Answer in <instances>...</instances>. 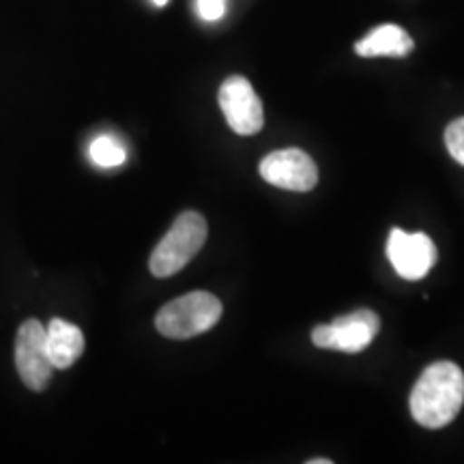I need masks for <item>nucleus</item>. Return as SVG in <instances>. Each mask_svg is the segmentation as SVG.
<instances>
[{"label":"nucleus","instance_id":"obj_8","mask_svg":"<svg viewBox=\"0 0 464 464\" xmlns=\"http://www.w3.org/2000/svg\"><path fill=\"white\" fill-rule=\"evenodd\" d=\"M258 170L266 183L288 191H310L318 183L314 160L299 149L274 150L260 161Z\"/></svg>","mask_w":464,"mask_h":464},{"label":"nucleus","instance_id":"obj_7","mask_svg":"<svg viewBox=\"0 0 464 464\" xmlns=\"http://www.w3.org/2000/svg\"><path fill=\"white\" fill-rule=\"evenodd\" d=\"M387 258L392 260L393 269L404 280H421L430 274L437 263V247L432 239L423 232H404L393 228L387 241Z\"/></svg>","mask_w":464,"mask_h":464},{"label":"nucleus","instance_id":"obj_5","mask_svg":"<svg viewBox=\"0 0 464 464\" xmlns=\"http://www.w3.org/2000/svg\"><path fill=\"white\" fill-rule=\"evenodd\" d=\"M219 108L226 123L239 136H254L263 130L265 112L256 91L243 75H230L219 86Z\"/></svg>","mask_w":464,"mask_h":464},{"label":"nucleus","instance_id":"obj_12","mask_svg":"<svg viewBox=\"0 0 464 464\" xmlns=\"http://www.w3.org/2000/svg\"><path fill=\"white\" fill-rule=\"evenodd\" d=\"M445 144H448L451 158L464 166V116L448 125V130H445Z\"/></svg>","mask_w":464,"mask_h":464},{"label":"nucleus","instance_id":"obj_1","mask_svg":"<svg viewBox=\"0 0 464 464\" xmlns=\"http://www.w3.org/2000/svg\"><path fill=\"white\" fill-rule=\"evenodd\" d=\"M464 404V374L456 363L428 365L411 392V415L423 428L439 430L451 423Z\"/></svg>","mask_w":464,"mask_h":464},{"label":"nucleus","instance_id":"obj_13","mask_svg":"<svg viewBox=\"0 0 464 464\" xmlns=\"http://www.w3.org/2000/svg\"><path fill=\"white\" fill-rule=\"evenodd\" d=\"M196 14L205 22H218L226 15V0H196Z\"/></svg>","mask_w":464,"mask_h":464},{"label":"nucleus","instance_id":"obj_9","mask_svg":"<svg viewBox=\"0 0 464 464\" xmlns=\"http://www.w3.org/2000/svg\"><path fill=\"white\" fill-rule=\"evenodd\" d=\"M45 342H48L50 362L54 370L72 368L84 353V335L80 327L63 318H52L45 329Z\"/></svg>","mask_w":464,"mask_h":464},{"label":"nucleus","instance_id":"obj_10","mask_svg":"<svg viewBox=\"0 0 464 464\" xmlns=\"http://www.w3.org/2000/svg\"><path fill=\"white\" fill-rule=\"evenodd\" d=\"M415 48L411 34L398 24H381L374 31H370L362 42H357L355 52L363 58H376V56H393L402 58L411 54Z\"/></svg>","mask_w":464,"mask_h":464},{"label":"nucleus","instance_id":"obj_6","mask_svg":"<svg viewBox=\"0 0 464 464\" xmlns=\"http://www.w3.org/2000/svg\"><path fill=\"white\" fill-rule=\"evenodd\" d=\"M381 329V318L372 310H357L335 318L332 324H318L312 332V342L318 348H335L342 353L363 351Z\"/></svg>","mask_w":464,"mask_h":464},{"label":"nucleus","instance_id":"obj_2","mask_svg":"<svg viewBox=\"0 0 464 464\" xmlns=\"http://www.w3.org/2000/svg\"><path fill=\"white\" fill-rule=\"evenodd\" d=\"M222 316V301L207 290H196L172 299L155 316V327L170 340H189L216 327Z\"/></svg>","mask_w":464,"mask_h":464},{"label":"nucleus","instance_id":"obj_11","mask_svg":"<svg viewBox=\"0 0 464 464\" xmlns=\"http://www.w3.org/2000/svg\"><path fill=\"white\" fill-rule=\"evenodd\" d=\"M89 158L92 160V164L100 168H116L125 164L127 150L123 147V142L116 140L114 136L102 133V136H97L95 140L91 142Z\"/></svg>","mask_w":464,"mask_h":464},{"label":"nucleus","instance_id":"obj_15","mask_svg":"<svg viewBox=\"0 0 464 464\" xmlns=\"http://www.w3.org/2000/svg\"><path fill=\"white\" fill-rule=\"evenodd\" d=\"M150 3H155V5H158V7H164L168 0H150Z\"/></svg>","mask_w":464,"mask_h":464},{"label":"nucleus","instance_id":"obj_4","mask_svg":"<svg viewBox=\"0 0 464 464\" xmlns=\"http://www.w3.org/2000/svg\"><path fill=\"white\" fill-rule=\"evenodd\" d=\"M15 368L31 392H44L52 379L54 365L50 362L45 327L34 318L22 323L15 335Z\"/></svg>","mask_w":464,"mask_h":464},{"label":"nucleus","instance_id":"obj_3","mask_svg":"<svg viewBox=\"0 0 464 464\" xmlns=\"http://www.w3.org/2000/svg\"><path fill=\"white\" fill-rule=\"evenodd\" d=\"M207 230V222L200 213H181L150 254V274L155 277H170L179 274L205 246Z\"/></svg>","mask_w":464,"mask_h":464},{"label":"nucleus","instance_id":"obj_14","mask_svg":"<svg viewBox=\"0 0 464 464\" xmlns=\"http://www.w3.org/2000/svg\"><path fill=\"white\" fill-rule=\"evenodd\" d=\"M310 464H332L329 458H314V460H310Z\"/></svg>","mask_w":464,"mask_h":464}]
</instances>
